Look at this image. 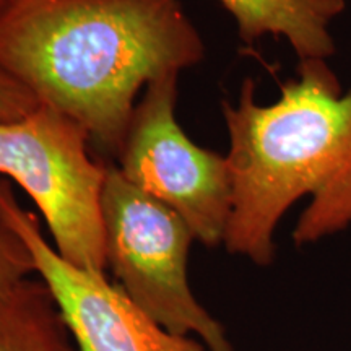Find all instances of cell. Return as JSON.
<instances>
[{"label": "cell", "instance_id": "obj_3", "mask_svg": "<svg viewBox=\"0 0 351 351\" xmlns=\"http://www.w3.org/2000/svg\"><path fill=\"white\" fill-rule=\"evenodd\" d=\"M108 267L134 304L176 337L208 351H234L225 328L195 300L187 280L194 232L181 215L109 166L103 191Z\"/></svg>", "mask_w": 351, "mask_h": 351}, {"label": "cell", "instance_id": "obj_10", "mask_svg": "<svg viewBox=\"0 0 351 351\" xmlns=\"http://www.w3.org/2000/svg\"><path fill=\"white\" fill-rule=\"evenodd\" d=\"M38 106V99L21 83L0 70V122L23 119Z\"/></svg>", "mask_w": 351, "mask_h": 351}, {"label": "cell", "instance_id": "obj_7", "mask_svg": "<svg viewBox=\"0 0 351 351\" xmlns=\"http://www.w3.org/2000/svg\"><path fill=\"white\" fill-rule=\"evenodd\" d=\"M234 19L239 38L254 44L263 36L285 38L300 60L327 59L335 52L332 21L345 0H218Z\"/></svg>", "mask_w": 351, "mask_h": 351}, {"label": "cell", "instance_id": "obj_8", "mask_svg": "<svg viewBox=\"0 0 351 351\" xmlns=\"http://www.w3.org/2000/svg\"><path fill=\"white\" fill-rule=\"evenodd\" d=\"M0 351H78L41 278L25 280L0 298Z\"/></svg>", "mask_w": 351, "mask_h": 351}, {"label": "cell", "instance_id": "obj_11", "mask_svg": "<svg viewBox=\"0 0 351 351\" xmlns=\"http://www.w3.org/2000/svg\"><path fill=\"white\" fill-rule=\"evenodd\" d=\"M20 0H0V19H2L5 13L10 10L12 7H15Z\"/></svg>", "mask_w": 351, "mask_h": 351}, {"label": "cell", "instance_id": "obj_1", "mask_svg": "<svg viewBox=\"0 0 351 351\" xmlns=\"http://www.w3.org/2000/svg\"><path fill=\"white\" fill-rule=\"evenodd\" d=\"M204 57L179 0H20L0 19V70L116 156L140 90Z\"/></svg>", "mask_w": 351, "mask_h": 351}, {"label": "cell", "instance_id": "obj_6", "mask_svg": "<svg viewBox=\"0 0 351 351\" xmlns=\"http://www.w3.org/2000/svg\"><path fill=\"white\" fill-rule=\"evenodd\" d=\"M0 221L26 245L34 270L49 288L78 351H208L202 341L176 337L134 304L106 274L65 261L44 238L36 215L19 204L0 178Z\"/></svg>", "mask_w": 351, "mask_h": 351}, {"label": "cell", "instance_id": "obj_9", "mask_svg": "<svg viewBox=\"0 0 351 351\" xmlns=\"http://www.w3.org/2000/svg\"><path fill=\"white\" fill-rule=\"evenodd\" d=\"M32 274L36 270L26 245L0 221V298L7 296Z\"/></svg>", "mask_w": 351, "mask_h": 351}, {"label": "cell", "instance_id": "obj_2", "mask_svg": "<svg viewBox=\"0 0 351 351\" xmlns=\"http://www.w3.org/2000/svg\"><path fill=\"white\" fill-rule=\"evenodd\" d=\"M230 150L231 215L228 252L267 267L283 215L302 197L311 204L293 231L298 245L351 226V90L326 59L300 60L271 104L256 101L245 78L238 104L223 103Z\"/></svg>", "mask_w": 351, "mask_h": 351}, {"label": "cell", "instance_id": "obj_4", "mask_svg": "<svg viewBox=\"0 0 351 351\" xmlns=\"http://www.w3.org/2000/svg\"><path fill=\"white\" fill-rule=\"evenodd\" d=\"M90 140L72 117L39 104L23 119L0 122V178L29 195L65 261L104 274L101 202L109 166L90 156Z\"/></svg>", "mask_w": 351, "mask_h": 351}, {"label": "cell", "instance_id": "obj_5", "mask_svg": "<svg viewBox=\"0 0 351 351\" xmlns=\"http://www.w3.org/2000/svg\"><path fill=\"white\" fill-rule=\"evenodd\" d=\"M179 73L148 83L135 106L117 160L132 186L181 215L195 241L225 243L231 215L226 156L195 145L176 119Z\"/></svg>", "mask_w": 351, "mask_h": 351}]
</instances>
